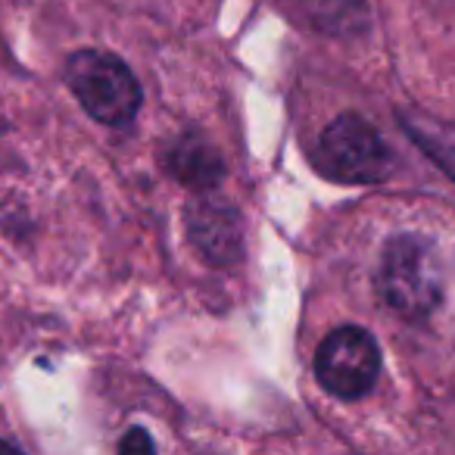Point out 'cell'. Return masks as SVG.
Listing matches in <instances>:
<instances>
[{"mask_svg": "<svg viewBox=\"0 0 455 455\" xmlns=\"http://www.w3.org/2000/svg\"><path fill=\"white\" fill-rule=\"evenodd\" d=\"M378 291L384 303L409 322L434 315L443 299V268L434 247L415 235L393 237L380 256Z\"/></svg>", "mask_w": 455, "mask_h": 455, "instance_id": "obj_1", "label": "cell"}, {"mask_svg": "<svg viewBox=\"0 0 455 455\" xmlns=\"http://www.w3.org/2000/svg\"><path fill=\"white\" fill-rule=\"evenodd\" d=\"M188 231L200 256L212 266H231L243 256V221L231 203L200 196L188 209Z\"/></svg>", "mask_w": 455, "mask_h": 455, "instance_id": "obj_5", "label": "cell"}, {"mask_svg": "<svg viewBox=\"0 0 455 455\" xmlns=\"http://www.w3.org/2000/svg\"><path fill=\"white\" fill-rule=\"evenodd\" d=\"M380 371V349L374 337L353 324L331 331L315 353V378L331 396L362 399L371 393Z\"/></svg>", "mask_w": 455, "mask_h": 455, "instance_id": "obj_4", "label": "cell"}, {"mask_svg": "<svg viewBox=\"0 0 455 455\" xmlns=\"http://www.w3.org/2000/svg\"><path fill=\"white\" fill-rule=\"evenodd\" d=\"M165 169L175 181L188 184V188H215L225 175L219 150L200 134H181L165 153Z\"/></svg>", "mask_w": 455, "mask_h": 455, "instance_id": "obj_6", "label": "cell"}, {"mask_svg": "<svg viewBox=\"0 0 455 455\" xmlns=\"http://www.w3.org/2000/svg\"><path fill=\"white\" fill-rule=\"evenodd\" d=\"M318 163L334 181L371 184L390 172L393 156L362 116H337L318 140Z\"/></svg>", "mask_w": 455, "mask_h": 455, "instance_id": "obj_3", "label": "cell"}, {"mask_svg": "<svg viewBox=\"0 0 455 455\" xmlns=\"http://www.w3.org/2000/svg\"><path fill=\"white\" fill-rule=\"evenodd\" d=\"M66 82L91 119L122 128L140 109V84L122 60L100 51H78L66 66Z\"/></svg>", "mask_w": 455, "mask_h": 455, "instance_id": "obj_2", "label": "cell"}, {"mask_svg": "<svg viewBox=\"0 0 455 455\" xmlns=\"http://www.w3.org/2000/svg\"><path fill=\"white\" fill-rule=\"evenodd\" d=\"M119 452L134 455V452H153V440L144 430H128V436L119 440Z\"/></svg>", "mask_w": 455, "mask_h": 455, "instance_id": "obj_7", "label": "cell"}, {"mask_svg": "<svg viewBox=\"0 0 455 455\" xmlns=\"http://www.w3.org/2000/svg\"><path fill=\"white\" fill-rule=\"evenodd\" d=\"M0 449H4V452H20V446H13V443H7V440H0Z\"/></svg>", "mask_w": 455, "mask_h": 455, "instance_id": "obj_8", "label": "cell"}]
</instances>
